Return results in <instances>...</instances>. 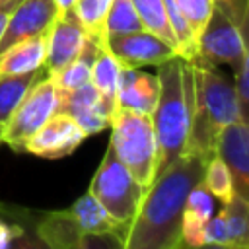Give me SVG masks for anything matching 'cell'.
I'll list each match as a JSON object with an SVG mask.
<instances>
[{
    "label": "cell",
    "mask_w": 249,
    "mask_h": 249,
    "mask_svg": "<svg viewBox=\"0 0 249 249\" xmlns=\"http://www.w3.org/2000/svg\"><path fill=\"white\" fill-rule=\"evenodd\" d=\"M206 161L183 152L173 163L161 169L123 235V249H187L181 224L187 195L200 183Z\"/></svg>",
    "instance_id": "6da1fadb"
},
{
    "label": "cell",
    "mask_w": 249,
    "mask_h": 249,
    "mask_svg": "<svg viewBox=\"0 0 249 249\" xmlns=\"http://www.w3.org/2000/svg\"><path fill=\"white\" fill-rule=\"evenodd\" d=\"M156 76L160 80V93L150 117L158 140L160 173L187 148L195 109L193 62L181 56H173L158 66Z\"/></svg>",
    "instance_id": "7a4b0ae2"
},
{
    "label": "cell",
    "mask_w": 249,
    "mask_h": 249,
    "mask_svg": "<svg viewBox=\"0 0 249 249\" xmlns=\"http://www.w3.org/2000/svg\"><path fill=\"white\" fill-rule=\"evenodd\" d=\"M193 78L195 109L185 152L196 154L208 161L216 156L220 130L233 121H241V115L233 82L218 72L216 66L193 62Z\"/></svg>",
    "instance_id": "3957f363"
},
{
    "label": "cell",
    "mask_w": 249,
    "mask_h": 249,
    "mask_svg": "<svg viewBox=\"0 0 249 249\" xmlns=\"http://www.w3.org/2000/svg\"><path fill=\"white\" fill-rule=\"evenodd\" d=\"M111 148L136 183L148 191L158 175V140L150 115L117 109L111 117Z\"/></svg>",
    "instance_id": "277c9868"
},
{
    "label": "cell",
    "mask_w": 249,
    "mask_h": 249,
    "mask_svg": "<svg viewBox=\"0 0 249 249\" xmlns=\"http://www.w3.org/2000/svg\"><path fill=\"white\" fill-rule=\"evenodd\" d=\"M88 191L123 226H128V222L138 210L140 200L146 195V189H142L130 175V171L119 161L111 144L107 146L105 156Z\"/></svg>",
    "instance_id": "5b68a950"
},
{
    "label": "cell",
    "mask_w": 249,
    "mask_h": 249,
    "mask_svg": "<svg viewBox=\"0 0 249 249\" xmlns=\"http://www.w3.org/2000/svg\"><path fill=\"white\" fill-rule=\"evenodd\" d=\"M56 103L58 95L53 80L49 76L39 78L4 124L2 142L16 152H23V144L56 113Z\"/></svg>",
    "instance_id": "8992f818"
},
{
    "label": "cell",
    "mask_w": 249,
    "mask_h": 249,
    "mask_svg": "<svg viewBox=\"0 0 249 249\" xmlns=\"http://www.w3.org/2000/svg\"><path fill=\"white\" fill-rule=\"evenodd\" d=\"M247 54L245 31L233 23V19L214 4V10L198 35L196 58L191 62H202L210 66L230 64L233 70Z\"/></svg>",
    "instance_id": "52a82bcc"
},
{
    "label": "cell",
    "mask_w": 249,
    "mask_h": 249,
    "mask_svg": "<svg viewBox=\"0 0 249 249\" xmlns=\"http://www.w3.org/2000/svg\"><path fill=\"white\" fill-rule=\"evenodd\" d=\"M101 45L115 56L121 68H142V66H160L161 62L179 56L177 49L160 39L148 29H138L130 33L105 35Z\"/></svg>",
    "instance_id": "ba28073f"
},
{
    "label": "cell",
    "mask_w": 249,
    "mask_h": 249,
    "mask_svg": "<svg viewBox=\"0 0 249 249\" xmlns=\"http://www.w3.org/2000/svg\"><path fill=\"white\" fill-rule=\"evenodd\" d=\"M88 41V33L78 21L74 10H64L56 16L47 31V54L43 68L47 76L56 74L68 62H72Z\"/></svg>",
    "instance_id": "9c48e42d"
},
{
    "label": "cell",
    "mask_w": 249,
    "mask_h": 249,
    "mask_svg": "<svg viewBox=\"0 0 249 249\" xmlns=\"http://www.w3.org/2000/svg\"><path fill=\"white\" fill-rule=\"evenodd\" d=\"M86 134L76 124V121L64 113H54L25 144L23 152L39 158L58 160L70 156L82 142Z\"/></svg>",
    "instance_id": "30bf717a"
},
{
    "label": "cell",
    "mask_w": 249,
    "mask_h": 249,
    "mask_svg": "<svg viewBox=\"0 0 249 249\" xmlns=\"http://www.w3.org/2000/svg\"><path fill=\"white\" fill-rule=\"evenodd\" d=\"M58 14L60 10L54 0H21L10 12L6 29L0 37V54L19 41L49 31Z\"/></svg>",
    "instance_id": "8fae6325"
},
{
    "label": "cell",
    "mask_w": 249,
    "mask_h": 249,
    "mask_svg": "<svg viewBox=\"0 0 249 249\" xmlns=\"http://www.w3.org/2000/svg\"><path fill=\"white\" fill-rule=\"evenodd\" d=\"M249 130L247 123L243 121H233L226 124L216 142V156L224 161L228 167L231 181H233V191L241 198H249Z\"/></svg>",
    "instance_id": "7c38bea8"
},
{
    "label": "cell",
    "mask_w": 249,
    "mask_h": 249,
    "mask_svg": "<svg viewBox=\"0 0 249 249\" xmlns=\"http://www.w3.org/2000/svg\"><path fill=\"white\" fill-rule=\"evenodd\" d=\"M56 95H58L56 113H64L72 117L86 136L97 134L111 124V117L103 109L101 97L91 82L72 91H56Z\"/></svg>",
    "instance_id": "4fadbf2b"
},
{
    "label": "cell",
    "mask_w": 249,
    "mask_h": 249,
    "mask_svg": "<svg viewBox=\"0 0 249 249\" xmlns=\"http://www.w3.org/2000/svg\"><path fill=\"white\" fill-rule=\"evenodd\" d=\"M160 93V80L156 74L140 68H121L117 84V109L152 115Z\"/></svg>",
    "instance_id": "5bb4252c"
},
{
    "label": "cell",
    "mask_w": 249,
    "mask_h": 249,
    "mask_svg": "<svg viewBox=\"0 0 249 249\" xmlns=\"http://www.w3.org/2000/svg\"><path fill=\"white\" fill-rule=\"evenodd\" d=\"M47 54V31L19 41L0 54V76H19L43 68Z\"/></svg>",
    "instance_id": "9a60e30c"
},
{
    "label": "cell",
    "mask_w": 249,
    "mask_h": 249,
    "mask_svg": "<svg viewBox=\"0 0 249 249\" xmlns=\"http://www.w3.org/2000/svg\"><path fill=\"white\" fill-rule=\"evenodd\" d=\"M212 218V195L198 183L187 195L181 235L183 241L191 247L204 243V224Z\"/></svg>",
    "instance_id": "2e32d148"
},
{
    "label": "cell",
    "mask_w": 249,
    "mask_h": 249,
    "mask_svg": "<svg viewBox=\"0 0 249 249\" xmlns=\"http://www.w3.org/2000/svg\"><path fill=\"white\" fill-rule=\"evenodd\" d=\"M70 216L78 224L82 233H105V231H121L126 226L119 224L103 206L101 202L88 191L84 193L70 208Z\"/></svg>",
    "instance_id": "e0dca14e"
},
{
    "label": "cell",
    "mask_w": 249,
    "mask_h": 249,
    "mask_svg": "<svg viewBox=\"0 0 249 249\" xmlns=\"http://www.w3.org/2000/svg\"><path fill=\"white\" fill-rule=\"evenodd\" d=\"M119 74H121V64L115 60V56L101 45L99 53L93 60L91 66V78L89 82L97 89L103 109L107 111L109 117L115 115L117 111V84H119Z\"/></svg>",
    "instance_id": "ac0fdd59"
},
{
    "label": "cell",
    "mask_w": 249,
    "mask_h": 249,
    "mask_svg": "<svg viewBox=\"0 0 249 249\" xmlns=\"http://www.w3.org/2000/svg\"><path fill=\"white\" fill-rule=\"evenodd\" d=\"M99 47H101V41L99 39H93L88 35V41L84 45V49L80 51V54L68 62L62 70H58L56 74L49 76L56 88V91H72L84 84L89 82L91 78V66H93V60L99 53Z\"/></svg>",
    "instance_id": "d6986e66"
},
{
    "label": "cell",
    "mask_w": 249,
    "mask_h": 249,
    "mask_svg": "<svg viewBox=\"0 0 249 249\" xmlns=\"http://www.w3.org/2000/svg\"><path fill=\"white\" fill-rule=\"evenodd\" d=\"M47 76L45 68H39L29 74H19V76H0V126L8 123L16 107L21 103L29 88L39 80Z\"/></svg>",
    "instance_id": "ffe728a7"
},
{
    "label": "cell",
    "mask_w": 249,
    "mask_h": 249,
    "mask_svg": "<svg viewBox=\"0 0 249 249\" xmlns=\"http://www.w3.org/2000/svg\"><path fill=\"white\" fill-rule=\"evenodd\" d=\"M218 216L222 218L228 243L249 245L247 243V233H249V202H247V198H241L235 195L230 202L224 204V208L218 212Z\"/></svg>",
    "instance_id": "44dd1931"
},
{
    "label": "cell",
    "mask_w": 249,
    "mask_h": 249,
    "mask_svg": "<svg viewBox=\"0 0 249 249\" xmlns=\"http://www.w3.org/2000/svg\"><path fill=\"white\" fill-rule=\"evenodd\" d=\"M138 18H140V23L144 29L156 33L160 39H163L165 43H169L171 47L177 49L175 45V37H173V31L169 27V21H167V16H165V6H163V0H130ZM179 54V53H177Z\"/></svg>",
    "instance_id": "7402d4cb"
},
{
    "label": "cell",
    "mask_w": 249,
    "mask_h": 249,
    "mask_svg": "<svg viewBox=\"0 0 249 249\" xmlns=\"http://www.w3.org/2000/svg\"><path fill=\"white\" fill-rule=\"evenodd\" d=\"M200 185L212 195V198H218L222 204L230 202V200L235 196L231 175H230L228 167L224 165V161H222L218 156H212V158L206 161L204 171H202Z\"/></svg>",
    "instance_id": "603a6c76"
},
{
    "label": "cell",
    "mask_w": 249,
    "mask_h": 249,
    "mask_svg": "<svg viewBox=\"0 0 249 249\" xmlns=\"http://www.w3.org/2000/svg\"><path fill=\"white\" fill-rule=\"evenodd\" d=\"M144 29L140 23V18L132 6L130 0H113L107 16L103 19V29H101V39L105 35H119V33H130Z\"/></svg>",
    "instance_id": "cb8c5ba5"
},
{
    "label": "cell",
    "mask_w": 249,
    "mask_h": 249,
    "mask_svg": "<svg viewBox=\"0 0 249 249\" xmlns=\"http://www.w3.org/2000/svg\"><path fill=\"white\" fill-rule=\"evenodd\" d=\"M113 0H76L72 6L78 21L86 29V33L93 39L101 41V29H103V19L107 16V10Z\"/></svg>",
    "instance_id": "d4e9b609"
},
{
    "label": "cell",
    "mask_w": 249,
    "mask_h": 249,
    "mask_svg": "<svg viewBox=\"0 0 249 249\" xmlns=\"http://www.w3.org/2000/svg\"><path fill=\"white\" fill-rule=\"evenodd\" d=\"M173 2L177 4V8L187 18V21H189V25L195 31L196 41H198V35H200L202 27L206 25V21L214 10V0H173Z\"/></svg>",
    "instance_id": "484cf974"
},
{
    "label": "cell",
    "mask_w": 249,
    "mask_h": 249,
    "mask_svg": "<svg viewBox=\"0 0 249 249\" xmlns=\"http://www.w3.org/2000/svg\"><path fill=\"white\" fill-rule=\"evenodd\" d=\"M0 218H4V216H0ZM4 220H10L14 226L10 249H51L25 220H21V218H4Z\"/></svg>",
    "instance_id": "4316f807"
},
{
    "label": "cell",
    "mask_w": 249,
    "mask_h": 249,
    "mask_svg": "<svg viewBox=\"0 0 249 249\" xmlns=\"http://www.w3.org/2000/svg\"><path fill=\"white\" fill-rule=\"evenodd\" d=\"M233 88H235V95H237L241 121L247 123V117H249L247 115V111H249V54H245L233 70Z\"/></svg>",
    "instance_id": "83f0119b"
},
{
    "label": "cell",
    "mask_w": 249,
    "mask_h": 249,
    "mask_svg": "<svg viewBox=\"0 0 249 249\" xmlns=\"http://www.w3.org/2000/svg\"><path fill=\"white\" fill-rule=\"evenodd\" d=\"M123 235L124 230L105 233H82L76 249H123Z\"/></svg>",
    "instance_id": "f1b7e54d"
},
{
    "label": "cell",
    "mask_w": 249,
    "mask_h": 249,
    "mask_svg": "<svg viewBox=\"0 0 249 249\" xmlns=\"http://www.w3.org/2000/svg\"><path fill=\"white\" fill-rule=\"evenodd\" d=\"M214 4L224 10L235 25H239L243 31L247 27V6H249V0H214Z\"/></svg>",
    "instance_id": "f546056e"
},
{
    "label": "cell",
    "mask_w": 249,
    "mask_h": 249,
    "mask_svg": "<svg viewBox=\"0 0 249 249\" xmlns=\"http://www.w3.org/2000/svg\"><path fill=\"white\" fill-rule=\"evenodd\" d=\"M12 231L14 226L10 220L0 218V249H10V241H12Z\"/></svg>",
    "instance_id": "4dcf8cb0"
},
{
    "label": "cell",
    "mask_w": 249,
    "mask_h": 249,
    "mask_svg": "<svg viewBox=\"0 0 249 249\" xmlns=\"http://www.w3.org/2000/svg\"><path fill=\"white\" fill-rule=\"evenodd\" d=\"M187 249H249V245H235V243H202L196 247H187Z\"/></svg>",
    "instance_id": "1f68e13d"
},
{
    "label": "cell",
    "mask_w": 249,
    "mask_h": 249,
    "mask_svg": "<svg viewBox=\"0 0 249 249\" xmlns=\"http://www.w3.org/2000/svg\"><path fill=\"white\" fill-rule=\"evenodd\" d=\"M10 12L12 10H0V37L6 29V23H8V18H10Z\"/></svg>",
    "instance_id": "d6a6232c"
},
{
    "label": "cell",
    "mask_w": 249,
    "mask_h": 249,
    "mask_svg": "<svg viewBox=\"0 0 249 249\" xmlns=\"http://www.w3.org/2000/svg\"><path fill=\"white\" fill-rule=\"evenodd\" d=\"M54 2H56V6H58V10H60V12L70 10V8L76 4V0H54Z\"/></svg>",
    "instance_id": "836d02e7"
},
{
    "label": "cell",
    "mask_w": 249,
    "mask_h": 249,
    "mask_svg": "<svg viewBox=\"0 0 249 249\" xmlns=\"http://www.w3.org/2000/svg\"><path fill=\"white\" fill-rule=\"evenodd\" d=\"M21 0H0V10H14Z\"/></svg>",
    "instance_id": "e575fe53"
},
{
    "label": "cell",
    "mask_w": 249,
    "mask_h": 249,
    "mask_svg": "<svg viewBox=\"0 0 249 249\" xmlns=\"http://www.w3.org/2000/svg\"><path fill=\"white\" fill-rule=\"evenodd\" d=\"M0 144H2V126H0Z\"/></svg>",
    "instance_id": "d590c367"
}]
</instances>
